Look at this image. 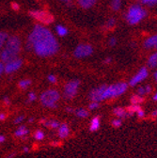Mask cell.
Instances as JSON below:
<instances>
[{"label":"cell","instance_id":"obj_1","mask_svg":"<svg viewBox=\"0 0 157 158\" xmlns=\"http://www.w3.org/2000/svg\"><path fill=\"white\" fill-rule=\"evenodd\" d=\"M35 53L40 56H49L58 51V43L51 31L41 25H36L28 37Z\"/></svg>","mask_w":157,"mask_h":158},{"label":"cell","instance_id":"obj_2","mask_svg":"<svg viewBox=\"0 0 157 158\" xmlns=\"http://www.w3.org/2000/svg\"><path fill=\"white\" fill-rule=\"evenodd\" d=\"M21 50V41L16 36L9 37L6 42V47L1 53V59L3 62H10L17 57Z\"/></svg>","mask_w":157,"mask_h":158},{"label":"cell","instance_id":"obj_3","mask_svg":"<svg viewBox=\"0 0 157 158\" xmlns=\"http://www.w3.org/2000/svg\"><path fill=\"white\" fill-rule=\"evenodd\" d=\"M60 98V95L56 89H48L42 93L41 95V103L43 106L48 108L56 107V103Z\"/></svg>","mask_w":157,"mask_h":158},{"label":"cell","instance_id":"obj_4","mask_svg":"<svg viewBox=\"0 0 157 158\" xmlns=\"http://www.w3.org/2000/svg\"><path fill=\"white\" fill-rule=\"evenodd\" d=\"M146 16V10L138 6L134 5L130 8L126 14V20L130 25H136L138 24L142 19H144Z\"/></svg>","mask_w":157,"mask_h":158},{"label":"cell","instance_id":"obj_5","mask_svg":"<svg viewBox=\"0 0 157 158\" xmlns=\"http://www.w3.org/2000/svg\"><path fill=\"white\" fill-rule=\"evenodd\" d=\"M127 88H128V85L126 83H117L115 85L108 86L105 89L102 99L103 100H105V99H110V98H115V97L120 96L126 91Z\"/></svg>","mask_w":157,"mask_h":158},{"label":"cell","instance_id":"obj_6","mask_svg":"<svg viewBox=\"0 0 157 158\" xmlns=\"http://www.w3.org/2000/svg\"><path fill=\"white\" fill-rule=\"evenodd\" d=\"M29 15L31 17H33L35 20H37L38 22H40L42 24H45V25H50L54 22V16L45 10H30L29 11Z\"/></svg>","mask_w":157,"mask_h":158},{"label":"cell","instance_id":"obj_7","mask_svg":"<svg viewBox=\"0 0 157 158\" xmlns=\"http://www.w3.org/2000/svg\"><path fill=\"white\" fill-rule=\"evenodd\" d=\"M80 85V81L78 80H72L70 81L66 84L65 88H64V97L67 100H72L76 96L78 88H79Z\"/></svg>","mask_w":157,"mask_h":158},{"label":"cell","instance_id":"obj_8","mask_svg":"<svg viewBox=\"0 0 157 158\" xmlns=\"http://www.w3.org/2000/svg\"><path fill=\"white\" fill-rule=\"evenodd\" d=\"M93 53V48L89 44H79L74 50V56L78 58H82L90 56Z\"/></svg>","mask_w":157,"mask_h":158},{"label":"cell","instance_id":"obj_9","mask_svg":"<svg viewBox=\"0 0 157 158\" xmlns=\"http://www.w3.org/2000/svg\"><path fill=\"white\" fill-rule=\"evenodd\" d=\"M147 76H148V70H147L145 67H142V68L139 70V72L137 73L131 79L130 82H129V84H130V86L134 87V86H135L136 84H138L139 82L143 81L145 78H147Z\"/></svg>","mask_w":157,"mask_h":158},{"label":"cell","instance_id":"obj_10","mask_svg":"<svg viewBox=\"0 0 157 158\" xmlns=\"http://www.w3.org/2000/svg\"><path fill=\"white\" fill-rule=\"evenodd\" d=\"M22 63H23L22 59L16 57L15 59H13V60H11L10 62H7L6 66H4V71L7 73H14V72H16L19 68L22 66Z\"/></svg>","mask_w":157,"mask_h":158},{"label":"cell","instance_id":"obj_11","mask_svg":"<svg viewBox=\"0 0 157 158\" xmlns=\"http://www.w3.org/2000/svg\"><path fill=\"white\" fill-rule=\"evenodd\" d=\"M105 89H106V86L103 85L101 87H98V88L92 89L89 93V99L91 101H95V102L103 101L102 97H103V94H104V91Z\"/></svg>","mask_w":157,"mask_h":158},{"label":"cell","instance_id":"obj_12","mask_svg":"<svg viewBox=\"0 0 157 158\" xmlns=\"http://www.w3.org/2000/svg\"><path fill=\"white\" fill-rule=\"evenodd\" d=\"M70 134V128L66 123H62L57 128V135L60 138H66Z\"/></svg>","mask_w":157,"mask_h":158},{"label":"cell","instance_id":"obj_13","mask_svg":"<svg viewBox=\"0 0 157 158\" xmlns=\"http://www.w3.org/2000/svg\"><path fill=\"white\" fill-rule=\"evenodd\" d=\"M144 46L146 48H156L157 49V35L151 36L149 39H147L145 43H144Z\"/></svg>","mask_w":157,"mask_h":158},{"label":"cell","instance_id":"obj_14","mask_svg":"<svg viewBox=\"0 0 157 158\" xmlns=\"http://www.w3.org/2000/svg\"><path fill=\"white\" fill-rule=\"evenodd\" d=\"M100 125H101V118L100 117H94L91 122H90V124H89V130L91 132H95L97 131L98 129L100 128Z\"/></svg>","mask_w":157,"mask_h":158},{"label":"cell","instance_id":"obj_15","mask_svg":"<svg viewBox=\"0 0 157 158\" xmlns=\"http://www.w3.org/2000/svg\"><path fill=\"white\" fill-rule=\"evenodd\" d=\"M113 113H114L115 116H117L118 118H127L128 116H131V115H132L131 113L126 112V111H125L123 108H122V107H116V108H114Z\"/></svg>","mask_w":157,"mask_h":158},{"label":"cell","instance_id":"obj_16","mask_svg":"<svg viewBox=\"0 0 157 158\" xmlns=\"http://www.w3.org/2000/svg\"><path fill=\"white\" fill-rule=\"evenodd\" d=\"M43 124L47 127V128H50V129H57L58 126H60V123L57 121H55V120H43Z\"/></svg>","mask_w":157,"mask_h":158},{"label":"cell","instance_id":"obj_17","mask_svg":"<svg viewBox=\"0 0 157 158\" xmlns=\"http://www.w3.org/2000/svg\"><path fill=\"white\" fill-rule=\"evenodd\" d=\"M97 0H78V4L83 9H89L95 5Z\"/></svg>","mask_w":157,"mask_h":158},{"label":"cell","instance_id":"obj_18","mask_svg":"<svg viewBox=\"0 0 157 158\" xmlns=\"http://www.w3.org/2000/svg\"><path fill=\"white\" fill-rule=\"evenodd\" d=\"M27 134H28V130L27 129V127L26 126H20L15 131L14 135L17 137H22V136H26Z\"/></svg>","mask_w":157,"mask_h":158},{"label":"cell","instance_id":"obj_19","mask_svg":"<svg viewBox=\"0 0 157 158\" xmlns=\"http://www.w3.org/2000/svg\"><path fill=\"white\" fill-rule=\"evenodd\" d=\"M148 64L151 68H154L157 66V53L152 54L150 57H149V61Z\"/></svg>","mask_w":157,"mask_h":158},{"label":"cell","instance_id":"obj_20","mask_svg":"<svg viewBox=\"0 0 157 158\" xmlns=\"http://www.w3.org/2000/svg\"><path fill=\"white\" fill-rule=\"evenodd\" d=\"M30 85H31V80H29V79H24V80H21L18 84L19 88H20L21 89H26Z\"/></svg>","mask_w":157,"mask_h":158},{"label":"cell","instance_id":"obj_21","mask_svg":"<svg viewBox=\"0 0 157 158\" xmlns=\"http://www.w3.org/2000/svg\"><path fill=\"white\" fill-rule=\"evenodd\" d=\"M74 113H75V115L78 118H87L89 116V111H87L84 108H80V109L74 110Z\"/></svg>","mask_w":157,"mask_h":158},{"label":"cell","instance_id":"obj_22","mask_svg":"<svg viewBox=\"0 0 157 158\" xmlns=\"http://www.w3.org/2000/svg\"><path fill=\"white\" fill-rule=\"evenodd\" d=\"M143 101H144V99L140 95H134L131 99V102L133 105H139L143 103Z\"/></svg>","mask_w":157,"mask_h":158},{"label":"cell","instance_id":"obj_23","mask_svg":"<svg viewBox=\"0 0 157 158\" xmlns=\"http://www.w3.org/2000/svg\"><path fill=\"white\" fill-rule=\"evenodd\" d=\"M56 29L57 34L60 35V37H64V36H66V35H67V33H68L67 28H66V27H62V26H57Z\"/></svg>","mask_w":157,"mask_h":158},{"label":"cell","instance_id":"obj_24","mask_svg":"<svg viewBox=\"0 0 157 158\" xmlns=\"http://www.w3.org/2000/svg\"><path fill=\"white\" fill-rule=\"evenodd\" d=\"M9 35L6 32H0V48L4 45V44H6Z\"/></svg>","mask_w":157,"mask_h":158},{"label":"cell","instance_id":"obj_25","mask_svg":"<svg viewBox=\"0 0 157 158\" xmlns=\"http://www.w3.org/2000/svg\"><path fill=\"white\" fill-rule=\"evenodd\" d=\"M44 136H45V135L42 130H37L34 134V137L37 140H43L44 138Z\"/></svg>","mask_w":157,"mask_h":158},{"label":"cell","instance_id":"obj_26","mask_svg":"<svg viewBox=\"0 0 157 158\" xmlns=\"http://www.w3.org/2000/svg\"><path fill=\"white\" fill-rule=\"evenodd\" d=\"M139 109H140V106H139L138 105H133V106H129V107L127 108V111L133 115L134 113H136Z\"/></svg>","mask_w":157,"mask_h":158},{"label":"cell","instance_id":"obj_27","mask_svg":"<svg viewBox=\"0 0 157 158\" xmlns=\"http://www.w3.org/2000/svg\"><path fill=\"white\" fill-rule=\"evenodd\" d=\"M121 0H113L111 3V7L114 10H119V9L121 8Z\"/></svg>","mask_w":157,"mask_h":158},{"label":"cell","instance_id":"obj_28","mask_svg":"<svg viewBox=\"0 0 157 158\" xmlns=\"http://www.w3.org/2000/svg\"><path fill=\"white\" fill-rule=\"evenodd\" d=\"M122 120L121 118H117V120H113L112 121V123H111V124H112V126L113 127H115V128H119V127H121L122 126Z\"/></svg>","mask_w":157,"mask_h":158},{"label":"cell","instance_id":"obj_29","mask_svg":"<svg viewBox=\"0 0 157 158\" xmlns=\"http://www.w3.org/2000/svg\"><path fill=\"white\" fill-rule=\"evenodd\" d=\"M115 23H116V21H115L114 19H110L109 21L106 23L105 27H106L107 29H111V28H113V27H115Z\"/></svg>","mask_w":157,"mask_h":158},{"label":"cell","instance_id":"obj_30","mask_svg":"<svg viewBox=\"0 0 157 158\" xmlns=\"http://www.w3.org/2000/svg\"><path fill=\"white\" fill-rule=\"evenodd\" d=\"M89 109L90 110H93V109H96L99 107V102H95V101H91V103L89 104Z\"/></svg>","mask_w":157,"mask_h":158},{"label":"cell","instance_id":"obj_31","mask_svg":"<svg viewBox=\"0 0 157 158\" xmlns=\"http://www.w3.org/2000/svg\"><path fill=\"white\" fill-rule=\"evenodd\" d=\"M36 99H37V96L34 92H30L28 94V100H27L28 102H34Z\"/></svg>","mask_w":157,"mask_h":158},{"label":"cell","instance_id":"obj_32","mask_svg":"<svg viewBox=\"0 0 157 158\" xmlns=\"http://www.w3.org/2000/svg\"><path fill=\"white\" fill-rule=\"evenodd\" d=\"M24 118H25L24 116H18L17 118H14V123H15V124H18V123H22V122L24 121Z\"/></svg>","mask_w":157,"mask_h":158},{"label":"cell","instance_id":"obj_33","mask_svg":"<svg viewBox=\"0 0 157 158\" xmlns=\"http://www.w3.org/2000/svg\"><path fill=\"white\" fill-rule=\"evenodd\" d=\"M141 2L144 4H148V5H153L154 3L157 2V0H141Z\"/></svg>","mask_w":157,"mask_h":158},{"label":"cell","instance_id":"obj_34","mask_svg":"<svg viewBox=\"0 0 157 158\" xmlns=\"http://www.w3.org/2000/svg\"><path fill=\"white\" fill-rule=\"evenodd\" d=\"M48 81L49 82H51V83H56V76L55 75H53V74H50L49 76H48Z\"/></svg>","mask_w":157,"mask_h":158},{"label":"cell","instance_id":"obj_35","mask_svg":"<svg viewBox=\"0 0 157 158\" xmlns=\"http://www.w3.org/2000/svg\"><path fill=\"white\" fill-rule=\"evenodd\" d=\"M136 114H137V116H138V118H144V116H145V112L141 108L136 112Z\"/></svg>","mask_w":157,"mask_h":158},{"label":"cell","instance_id":"obj_36","mask_svg":"<svg viewBox=\"0 0 157 158\" xmlns=\"http://www.w3.org/2000/svg\"><path fill=\"white\" fill-rule=\"evenodd\" d=\"M137 93H138V95H144L145 93H146V91H145V88H139L138 89H137Z\"/></svg>","mask_w":157,"mask_h":158},{"label":"cell","instance_id":"obj_37","mask_svg":"<svg viewBox=\"0 0 157 158\" xmlns=\"http://www.w3.org/2000/svg\"><path fill=\"white\" fill-rule=\"evenodd\" d=\"M11 8L14 10H19V9H20V7H19V5L17 3H11Z\"/></svg>","mask_w":157,"mask_h":158},{"label":"cell","instance_id":"obj_38","mask_svg":"<svg viewBox=\"0 0 157 158\" xmlns=\"http://www.w3.org/2000/svg\"><path fill=\"white\" fill-rule=\"evenodd\" d=\"M116 43H117V41H116V39H115V38H111V39H110L109 44H110L111 46H114V45L116 44Z\"/></svg>","mask_w":157,"mask_h":158},{"label":"cell","instance_id":"obj_39","mask_svg":"<svg viewBox=\"0 0 157 158\" xmlns=\"http://www.w3.org/2000/svg\"><path fill=\"white\" fill-rule=\"evenodd\" d=\"M3 72H4V65H3L2 62H0V76H1Z\"/></svg>","mask_w":157,"mask_h":158},{"label":"cell","instance_id":"obj_40","mask_svg":"<svg viewBox=\"0 0 157 158\" xmlns=\"http://www.w3.org/2000/svg\"><path fill=\"white\" fill-rule=\"evenodd\" d=\"M6 118V114L5 113H0V121H4Z\"/></svg>","mask_w":157,"mask_h":158},{"label":"cell","instance_id":"obj_41","mask_svg":"<svg viewBox=\"0 0 157 158\" xmlns=\"http://www.w3.org/2000/svg\"><path fill=\"white\" fill-rule=\"evenodd\" d=\"M145 91H146V93H150L151 91V88L150 86H146L145 87Z\"/></svg>","mask_w":157,"mask_h":158},{"label":"cell","instance_id":"obj_42","mask_svg":"<svg viewBox=\"0 0 157 158\" xmlns=\"http://www.w3.org/2000/svg\"><path fill=\"white\" fill-rule=\"evenodd\" d=\"M4 104H5L6 106H9V105H10V100H9V98H8V97H5V98H4Z\"/></svg>","mask_w":157,"mask_h":158},{"label":"cell","instance_id":"obj_43","mask_svg":"<svg viewBox=\"0 0 157 158\" xmlns=\"http://www.w3.org/2000/svg\"><path fill=\"white\" fill-rule=\"evenodd\" d=\"M5 141V136L4 135H0V144H1V143H3Z\"/></svg>","mask_w":157,"mask_h":158},{"label":"cell","instance_id":"obj_44","mask_svg":"<svg viewBox=\"0 0 157 158\" xmlns=\"http://www.w3.org/2000/svg\"><path fill=\"white\" fill-rule=\"evenodd\" d=\"M66 111L69 112V113H73V112H74V109H72V108H71V107H67V108H66Z\"/></svg>","mask_w":157,"mask_h":158},{"label":"cell","instance_id":"obj_45","mask_svg":"<svg viewBox=\"0 0 157 158\" xmlns=\"http://www.w3.org/2000/svg\"><path fill=\"white\" fill-rule=\"evenodd\" d=\"M151 117L152 118H157V110H155V111H153L151 113Z\"/></svg>","mask_w":157,"mask_h":158},{"label":"cell","instance_id":"obj_46","mask_svg":"<svg viewBox=\"0 0 157 158\" xmlns=\"http://www.w3.org/2000/svg\"><path fill=\"white\" fill-rule=\"evenodd\" d=\"M23 152H29V148L28 147H24L23 148Z\"/></svg>","mask_w":157,"mask_h":158},{"label":"cell","instance_id":"obj_47","mask_svg":"<svg viewBox=\"0 0 157 158\" xmlns=\"http://www.w3.org/2000/svg\"><path fill=\"white\" fill-rule=\"evenodd\" d=\"M15 155H16V153H11V154H9V155L7 156V158H13Z\"/></svg>","mask_w":157,"mask_h":158},{"label":"cell","instance_id":"obj_48","mask_svg":"<svg viewBox=\"0 0 157 158\" xmlns=\"http://www.w3.org/2000/svg\"><path fill=\"white\" fill-rule=\"evenodd\" d=\"M110 61H111V58L110 57H107L105 60V63H109Z\"/></svg>","mask_w":157,"mask_h":158},{"label":"cell","instance_id":"obj_49","mask_svg":"<svg viewBox=\"0 0 157 158\" xmlns=\"http://www.w3.org/2000/svg\"><path fill=\"white\" fill-rule=\"evenodd\" d=\"M153 100H154V101H157V93L154 95V97H153Z\"/></svg>","mask_w":157,"mask_h":158},{"label":"cell","instance_id":"obj_50","mask_svg":"<svg viewBox=\"0 0 157 158\" xmlns=\"http://www.w3.org/2000/svg\"><path fill=\"white\" fill-rule=\"evenodd\" d=\"M154 77H155V80H156V82H157V72L155 73V74H154Z\"/></svg>","mask_w":157,"mask_h":158},{"label":"cell","instance_id":"obj_51","mask_svg":"<svg viewBox=\"0 0 157 158\" xmlns=\"http://www.w3.org/2000/svg\"><path fill=\"white\" fill-rule=\"evenodd\" d=\"M33 121H34V118H29V123H33Z\"/></svg>","mask_w":157,"mask_h":158},{"label":"cell","instance_id":"obj_52","mask_svg":"<svg viewBox=\"0 0 157 158\" xmlns=\"http://www.w3.org/2000/svg\"><path fill=\"white\" fill-rule=\"evenodd\" d=\"M62 1H65V2H69V1H71V0H62Z\"/></svg>","mask_w":157,"mask_h":158}]
</instances>
